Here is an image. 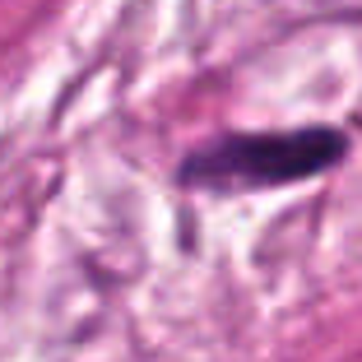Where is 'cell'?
Listing matches in <instances>:
<instances>
[{
	"instance_id": "6da1fadb",
	"label": "cell",
	"mask_w": 362,
	"mask_h": 362,
	"mask_svg": "<svg viewBox=\"0 0 362 362\" xmlns=\"http://www.w3.org/2000/svg\"><path fill=\"white\" fill-rule=\"evenodd\" d=\"M349 149L339 130H274V135H228L186 158L181 177L209 191H246V186H284L334 168Z\"/></svg>"
}]
</instances>
